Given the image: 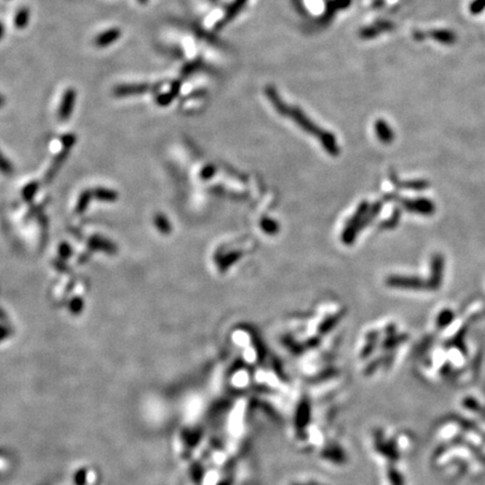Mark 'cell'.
Wrapping results in <instances>:
<instances>
[{"label": "cell", "mask_w": 485, "mask_h": 485, "mask_svg": "<svg viewBox=\"0 0 485 485\" xmlns=\"http://www.w3.org/2000/svg\"><path fill=\"white\" fill-rule=\"evenodd\" d=\"M340 386H302L295 391L288 415L294 446L330 468H343L349 454L334 424V394Z\"/></svg>", "instance_id": "1"}, {"label": "cell", "mask_w": 485, "mask_h": 485, "mask_svg": "<svg viewBox=\"0 0 485 485\" xmlns=\"http://www.w3.org/2000/svg\"><path fill=\"white\" fill-rule=\"evenodd\" d=\"M266 95H267V98H269V100L271 99L272 103H273L274 107L278 109V112H280L282 115H286V116H289L291 119H292V121H294L295 123H298L300 125V127H302L304 131H307L308 133H310V134H315V135L318 136V138H319V140L323 143L322 145L325 146V149L328 152H329V154H332V155L337 154L338 149H337L336 141L334 140V137L330 136V134L325 133V132L320 131V129L316 128L315 127L316 125H313L310 119H308L307 116H304L303 113L300 109L295 108V107H290V106H286L283 103V101L281 100L280 97H278V95H276V92L274 91V89H272V88H267Z\"/></svg>", "instance_id": "2"}, {"label": "cell", "mask_w": 485, "mask_h": 485, "mask_svg": "<svg viewBox=\"0 0 485 485\" xmlns=\"http://www.w3.org/2000/svg\"><path fill=\"white\" fill-rule=\"evenodd\" d=\"M76 99H77V92L75 89L70 88V89H68L66 92H64V95L62 97L61 106H60V110H59L60 118L68 119L70 117L71 113L73 112V107H75Z\"/></svg>", "instance_id": "3"}, {"label": "cell", "mask_w": 485, "mask_h": 485, "mask_svg": "<svg viewBox=\"0 0 485 485\" xmlns=\"http://www.w3.org/2000/svg\"><path fill=\"white\" fill-rule=\"evenodd\" d=\"M150 91V86L146 83H138V85H122L115 88L114 94L118 97L141 95Z\"/></svg>", "instance_id": "4"}, {"label": "cell", "mask_w": 485, "mask_h": 485, "mask_svg": "<svg viewBox=\"0 0 485 485\" xmlns=\"http://www.w3.org/2000/svg\"><path fill=\"white\" fill-rule=\"evenodd\" d=\"M285 485H331L326 479H323L316 475L302 474L289 479Z\"/></svg>", "instance_id": "5"}, {"label": "cell", "mask_w": 485, "mask_h": 485, "mask_svg": "<svg viewBox=\"0 0 485 485\" xmlns=\"http://www.w3.org/2000/svg\"><path fill=\"white\" fill-rule=\"evenodd\" d=\"M121 35H122V32L119 29H110L97 36L95 40V44L98 46V48H107V46H109L110 44H113L114 42L119 40Z\"/></svg>", "instance_id": "6"}, {"label": "cell", "mask_w": 485, "mask_h": 485, "mask_svg": "<svg viewBox=\"0 0 485 485\" xmlns=\"http://www.w3.org/2000/svg\"><path fill=\"white\" fill-rule=\"evenodd\" d=\"M29 22H30V11H29V9L22 8L21 11L17 12L16 16H15V21H14V23H15V26L17 27V29H20V30L25 29L27 24H29Z\"/></svg>", "instance_id": "7"}, {"label": "cell", "mask_w": 485, "mask_h": 485, "mask_svg": "<svg viewBox=\"0 0 485 485\" xmlns=\"http://www.w3.org/2000/svg\"><path fill=\"white\" fill-rule=\"evenodd\" d=\"M247 0H235V2L232 4V6L228 8L227 14H226V17H225V22L233 20V17L241 11V8L244 6Z\"/></svg>", "instance_id": "8"}, {"label": "cell", "mask_w": 485, "mask_h": 485, "mask_svg": "<svg viewBox=\"0 0 485 485\" xmlns=\"http://www.w3.org/2000/svg\"><path fill=\"white\" fill-rule=\"evenodd\" d=\"M376 131L378 132V135H380V137L383 141L387 142L392 138V134L390 132V129L387 127V125H385L384 123L382 122L376 123Z\"/></svg>", "instance_id": "9"}, {"label": "cell", "mask_w": 485, "mask_h": 485, "mask_svg": "<svg viewBox=\"0 0 485 485\" xmlns=\"http://www.w3.org/2000/svg\"><path fill=\"white\" fill-rule=\"evenodd\" d=\"M469 8H470V13L473 14L481 13L485 8V0H475V2L470 5Z\"/></svg>", "instance_id": "10"}, {"label": "cell", "mask_w": 485, "mask_h": 485, "mask_svg": "<svg viewBox=\"0 0 485 485\" xmlns=\"http://www.w3.org/2000/svg\"><path fill=\"white\" fill-rule=\"evenodd\" d=\"M5 34V29H4V25L0 23V40L3 39V36Z\"/></svg>", "instance_id": "11"}, {"label": "cell", "mask_w": 485, "mask_h": 485, "mask_svg": "<svg viewBox=\"0 0 485 485\" xmlns=\"http://www.w3.org/2000/svg\"><path fill=\"white\" fill-rule=\"evenodd\" d=\"M4 104H5V97L0 95V107L4 106Z\"/></svg>", "instance_id": "12"}]
</instances>
